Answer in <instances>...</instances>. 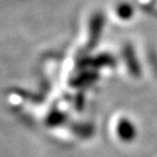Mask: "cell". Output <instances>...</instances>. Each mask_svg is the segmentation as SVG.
<instances>
[{
  "instance_id": "6da1fadb",
  "label": "cell",
  "mask_w": 157,
  "mask_h": 157,
  "mask_svg": "<svg viewBox=\"0 0 157 157\" xmlns=\"http://www.w3.org/2000/svg\"><path fill=\"white\" fill-rule=\"evenodd\" d=\"M117 133L119 135V137L121 139V141L124 142H131L133 141V139L135 137V129L133 127L132 123H130V121L128 120H122L120 121V123L118 124Z\"/></svg>"
}]
</instances>
